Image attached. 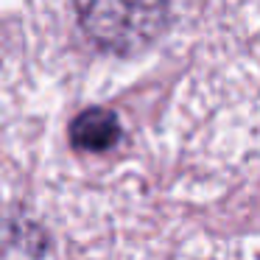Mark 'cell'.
Segmentation results:
<instances>
[{"label":"cell","mask_w":260,"mask_h":260,"mask_svg":"<svg viewBox=\"0 0 260 260\" xmlns=\"http://www.w3.org/2000/svg\"><path fill=\"white\" fill-rule=\"evenodd\" d=\"M168 0H76L81 31L109 53H135L157 40Z\"/></svg>","instance_id":"1"},{"label":"cell","mask_w":260,"mask_h":260,"mask_svg":"<svg viewBox=\"0 0 260 260\" xmlns=\"http://www.w3.org/2000/svg\"><path fill=\"white\" fill-rule=\"evenodd\" d=\"M120 140V120L107 107H90L79 112L70 123V146L76 151L101 154Z\"/></svg>","instance_id":"2"}]
</instances>
